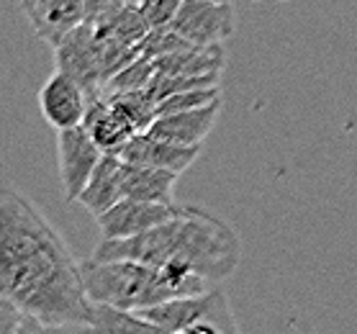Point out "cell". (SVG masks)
I'll use <instances>...</instances> for the list:
<instances>
[{
    "mask_svg": "<svg viewBox=\"0 0 357 334\" xmlns=\"http://www.w3.org/2000/svg\"><path fill=\"white\" fill-rule=\"evenodd\" d=\"M0 298L36 319L44 332H93L96 324L82 262L39 206L13 185L0 201Z\"/></svg>",
    "mask_w": 357,
    "mask_h": 334,
    "instance_id": "obj_1",
    "label": "cell"
},
{
    "mask_svg": "<svg viewBox=\"0 0 357 334\" xmlns=\"http://www.w3.org/2000/svg\"><path fill=\"white\" fill-rule=\"evenodd\" d=\"M90 257L137 260L155 268L193 273L211 285L234 275L242 262V239L234 227L216 213L180 206L170 221L129 239H100Z\"/></svg>",
    "mask_w": 357,
    "mask_h": 334,
    "instance_id": "obj_2",
    "label": "cell"
},
{
    "mask_svg": "<svg viewBox=\"0 0 357 334\" xmlns=\"http://www.w3.org/2000/svg\"><path fill=\"white\" fill-rule=\"evenodd\" d=\"M82 280L93 301L123 311H142L180 296H195L213 288L193 273L155 268L137 260H82Z\"/></svg>",
    "mask_w": 357,
    "mask_h": 334,
    "instance_id": "obj_3",
    "label": "cell"
},
{
    "mask_svg": "<svg viewBox=\"0 0 357 334\" xmlns=\"http://www.w3.org/2000/svg\"><path fill=\"white\" fill-rule=\"evenodd\" d=\"M142 319L152 321L157 332L170 334H236L239 324L234 319L231 303L219 285L195 296H180L149 309L134 311Z\"/></svg>",
    "mask_w": 357,
    "mask_h": 334,
    "instance_id": "obj_4",
    "label": "cell"
},
{
    "mask_svg": "<svg viewBox=\"0 0 357 334\" xmlns=\"http://www.w3.org/2000/svg\"><path fill=\"white\" fill-rule=\"evenodd\" d=\"M54 50V65L62 73L73 75L82 88L93 93H103L106 88V59H103V41L93 21H85L70 31Z\"/></svg>",
    "mask_w": 357,
    "mask_h": 334,
    "instance_id": "obj_5",
    "label": "cell"
},
{
    "mask_svg": "<svg viewBox=\"0 0 357 334\" xmlns=\"http://www.w3.org/2000/svg\"><path fill=\"white\" fill-rule=\"evenodd\" d=\"M103 149L96 144L85 126L57 131V167L59 183H62V196L67 204L77 201L82 188L88 185L90 175L96 172L98 162L103 160Z\"/></svg>",
    "mask_w": 357,
    "mask_h": 334,
    "instance_id": "obj_6",
    "label": "cell"
},
{
    "mask_svg": "<svg viewBox=\"0 0 357 334\" xmlns=\"http://www.w3.org/2000/svg\"><path fill=\"white\" fill-rule=\"evenodd\" d=\"M170 29L190 44H224L234 33L231 0H183Z\"/></svg>",
    "mask_w": 357,
    "mask_h": 334,
    "instance_id": "obj_7",
    "label": "cell"
},
{
    "mask_svg": "<svg viewBox=\"0 0 357 334\" xmlns=\"http://www.w3.org/2000/svg\"><path fill=\"white\" fill-rule=\"evenodd\" d=\"M180 211L178 204H155L139 198H121L108 211L96 216L100 239H129L170 221Z\"/></svg>",
    "mask_w": 357,
    "mask_h": 334,
    "instance_id": "obj_8",
    "label": "cell"
},
{
    "mask_svg": "<svg viewBox=\"0 0 357 334\" xmlns=\"http://www.w3.org/2000/svg\"><path fill=\"white\" fill-rule=\"evenodd\" d=\"M88 90L73 75L54 70L39 88V108L54 129H73L85 121L88 111Z\"/></svg>",
    "mask_w": 357,
    "mask_h": 334,
    "instance_id": "obj_9",
    "label": "cell"
},
{
    "mask_svg": "<svg viewBox=\"0 0 357 334\" xmlns=\"http://www.w3.org/2000/svg\"><path fill=\"white\" fill-rule=\"evenodd\" d=\"M121 157L126 162L162 167V170H172L183 175L201 157V144L198 147H185V144H175V142L155 137L149 131H139L126 142V147L121 149Z\"/></svg>",
    "mask_w": 357,
    "mask_h": 334,
    "instance_id": "obj_10",
    "label": "cell"
},
{
    "mask_svg": "<svg viewBox=\"0 0 357 334\" xmlns=\"http://www.w3.org/2000/svg\"><path fill=\"white\" fill-rule=\"evenodd\" d=\"M88 16V0H33V6L26 10L36 36L49 47H57L67 33L85 24Z\"/></svg>",
    "mask_w": 357,
    "mask_h": 334,
    "instance_id": "obj_11",
    "label": "cell"
},
{
    "mask_svg": "<svg viewBox=\"0 0 357 334\" xmlns=\"http://www.w3.org/2000/svg\"><path fill=\"white\" fill-rule=\"evenodd\" d=\"M221 114V98L201 108H190V111H178V114H162L157 116L155 123L149 126V134L160 139L175 142V144H185V147H198L203 144L208 134L213 131Z\"/></svg>",
    "mask_w": 357,
    "mask_h": 334,
    "instance_id": "obj_12",
    "label": "cell"
},
{
    "mask_svg": "<svg viewBox=\"0 0 357 334\" xmlns=\"http://www.w3.org/2000/svg\"><path fill=\"white\" fill-rule=\"evenodd\" d=\"M82 126L88 129V134L96 139V144L106 155H121L126 142L134 137L131 126L123 121V116L116 111L106 93H93L88 98V111H85Z\"/></svg>",
    "mask_w": 357,
    "mask_h": 334,
    "instance_id": "obj_13",
    "label": "cell"
},
{
    "mask_svg": "<svg viewBox=\"0 0 357 334\" xmlns=\"http://www.w3.org/2000/svg\"><path fill=\"white\" fill-rule=\"evenodd\" d=\"M123 198V160L121 155H103L88 185L82 188L77 204L85 206L93 216H100Z\"/></svg>",
    "mask_w": 357,
    "mask_h": 334,
    "instance_id": "obj_14",
    "label": "cell"
},
{
    "mask_svg": "<svg viewBox=\"0 0 357 334\" xmlns=\"http://www.w3.org/2000/svg\"><path fill=\"white\" fill-rule=\"evenodd\" d=\"M123 160V157H121ZM178 172L149 167L123 160V198L155 201V204H175V183Z\"/></svg>",
    "mask_w": 357,
    "mask_h": 334,
    "instance_id": "obj_15",
    "label": "cell"
},
{
    "mask_svg": "<svg viewBox=\"0 0 357 334\" xmlns=\"http://www.w3.org/2000/svg\"><path fill=\"white\" fill-rule=\"evenodd\" d=\"M227 65V52L221 44H188L183 50L155 59L157 73L167 75H221Z\"/></svg>",
    "mask_w": 357,
    "mask_h": 334,
    "instance_id": "obj_16",
    "label": "cell"
},
{
    "mask_svg": "<svg viewBox=\"0 0 357 334\" xmlns=\"http://www.w3.org/2000/svg\"><path fill=\"white\" fill-rule=\"evenodd\" d=\"M114 108L123 116L131 131H149L157 119V100L149 96V90H123V93H106Z\"/></svg>",
    "mask_w": 357,
    "mask_h": 334,
    "instance_id": "obj_17",
    "label": "cell"
},
{
    "mask_svg": "<svg viewBox=\"0 0 357 334\" xmlns=\"http://www.w3.org/2000/svg\"><path fill=\"white\" fill-rule=\"evenodd\" d=\"M157 67H155V59L149 57H142L139 54L137 59H131L129 65L121 67L119 73L106 82V88L103 93H123V90H144L149 88V82L155 77Z\"/></svg>",
    "mask_w": 357,
    "mask_h": 334,
    "instance_id": "obj_18",
    "label": "cell"
},
{
    "mask_svg": "<svg viewBox=\"0 0 357 334\" xmlns=\"http://www.w3.org/2000/svg\"><path fill=\"white\" fill-rule=\"evenodd\" d=\"M221 98V85H208V88H190L172 93L167 98L157 103V116L162 114H178V111H190V108L208 106L213 100Z\"/></svg>",
    "mask_w": 357,
    "mask_h": 334,
    "instance_id": "obj_19",
    "label": "cell"
},
{
    "mask_svg": "<svg viewBox=\"0 0 357 334\" xmlns=\"http://www.w3.org/2000/svg\"><path fill=\"white\" fill-rule=\"evenodd\" d=\"M188 44H190V41H188L185 36H180L175 29L162 26V29H152V31L146 33L144 39L137 44V50L142 57L157 59V57H162V54L183 50V47H188Z\"/></svg>",
    "mask_w": 357,
    "mask_h": 334,
    "instance_id": "obj_20",
    "label": "cell"
},
{
    "mask_svg": "<svg viewBox=\"0 0 357 334\" xmlns=\"http://www.w3.org/2000/svg\"><path fill=\"white\" fill-rule=\"evenodd\" d=\"M137 6L152 29H162V26H170L172 18L178 16L183 0H137Z\"/></svg>",
    "mask_w": 357,
    "mask_h": 334,
    "instance_id": "obj_21",
    "label": "cell"
},
{
    "mask_svg": "<svg viewBox=\"0 0 357 334\" xmlns=\"http://www.w3.org/2000/svg\"><path fill=\"white\" fill-rule=\"evenodd\" d=\"M18 3H21V10H24V13L33 6V0H18Z\"/></svg>",
    "mask_w": 357,
    "mask_h": 334,
    "instance_id": "obj_22",
    "label": "cell"
},
{
    "mask_svg": "<svg viewBox=\"0 0 357 334\" xmlns=\"http://www.w3.org/2000/svg\"><path fill=\"white\" fill-rule=\"evenodd\" d=\"M244 3H262V0H244Z\"/></svg>",
    "mask_w": 357,
    "mask_h": 334,
    "instance_id": "obj_23",
    "label": "cell"
},
{
    "mask_svg": "<svg viewBox=\"0 0 357 334\" xmlns=\"http://www.w3.org/2000/svg\"><path fill=\"white\" fill-rule=\"evenodd\" d=\"M273 3H288V0H273Z\"/></svg>",
    "mask_w": 357,
    "mask_h": 334,
    "instance_id": "obj_24",
    "label": "cell"
}]
</instances>
